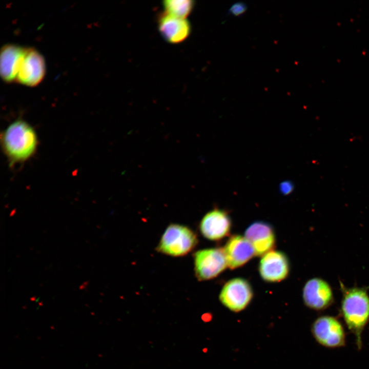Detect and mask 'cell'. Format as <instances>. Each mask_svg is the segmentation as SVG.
Here are the masks:
<instances>
[{"mask_svg":"<svg viewBox=\"0 0 369 369\" xmlns=\"http://www.w3.org/2000/svg\"><path fill=\"white\" fill-rule=\"evenodd\" d=\"M4 152L12 163L24 161L35 152L37 144L36 134L24 120L12 122L2 135Z\"/></svg>","mask_w":369,"mask_h":369,"instance_id":"6da1fadb","label":"cell"},{"mask_svg":"<svg viewBox=\"0 0 369 369\" xmlns=\"http://www.w3.org/2000/svg\"><path fill=\"white\" fill-rule=\"evenodd\" d=\"M342 309L346 324L356 335L360 346V335L369 318V297L366 292L359 289L348 290L344 296Z\"/></svg>","mask_w":369,"mask_h":369,"instance_id":"7a4b0ae2","label":"cell"},{"mask_svg":"<svg viewBox=\"0 0 369 369\" xmlns=\"http://www.w3.org/2000/svg\"><path fill=\"white\" fill-rule=\"evenodd\" d=\"M197 243V237L191 229L180 224H171L162 234L156 250L171 256H182L194 249Z\"/></svg>","mask_w":369,"mask_h":369,"instance_id":"3957f363","label":"cell"},{"mask_svg":"<svg viewBox=\"0 0 369 369\" xmlns=\"http://www.w3.org/2000/svg\"><path fill=\"white\" fill-rule=\"evenodd\" d=\"M194 272L199 281L217 277L228 266L222 248L200 250L194 254Z\"/></svg>","mask_w":369,"mask_h":369,"instance_id":"277c9868","label":"cell"},{"mask_svg":"<svg viewBox=\"0 0 369 369\" xmlns=\"http://www.w3.org/2000/svg\"><path fill=\"white\" fill-rule=\"evenodd\" d=\"M253 292L249 282L241 278L232 279L227 282L219 294L221 303L230 311L238 313L250 304Z\"/></svg>","mask_w":369,"mask_h":369,"instance_id":"5b68a950","label":"cell"},{"mask_svg":"<svg viewBox=\"0 0 369 369\" xmlns=\"http://www.w3.org/2000/svg\"><path fill=\"white\" fill-rule=\"evenodd\" d=\"M46 63L42 54L36 49L26 48L24 60L16 81L28 87H35L44 79Z\"/></svg>","mask_w":369,"mask_h":369,"instance_id":"8992f818","label":"cell"},{"mask_svg":"<svg viewBox=\"0 0 369 369\" xmlns=\"http://www.w3.org/2000/svg\"><path fill=\"white\" fill-rule=\"evenodd\" d=\"M290 271L289 262L282 252L271 250L263 255L259 264L261 278L266 282H276L284 279Z\"/></svg>","mask_w":369,"mask_h":369,"instance_id":"52a82bcc","label":"cell"},{"mask_svg":"<svg viewBox=\"0 0 369 369\" xmlns=\"http://www.w3.org/2000/svg\"><path fill=\"white\" fill-rule=\"evenodd\" d=\"M312 333L321 344L329 347L340 346L344 343V334L341 324L335 318L323 316L316 319Z\"/></svg>","mask_w":369,"mask_h":369,"instance_id":"ba28073f","label":"cell"},{"mask_svg":"<svg viewBox=\"0 0 369 369\" xmlns=\"http://www.w3.org/2000/svg\"><path fill=\"white\" fill-rule=\"evenodd\" d=\"M231 227V221L228 213L217 208L207 213L199 225L202 235L211 240H218L227 236Z\"/></svg>","mask_w":369,"mask_h":369,"instance_id":"9c48e42d","label":"cell"},{"mask_svg":"<svg viewBox=\"0 0 369 369\" xmlns=\"http://www.w3.org/2000/svg\"><path fill=\"white\" fill-rule=\"evenodd\" d=\"M26 50V48L12 44L5 45L1 48L0 74L4 82L16 81Z\"/></svg>","mask_w":369,"mask_h":369,"instance_id":"30bf717a","label":"cell"},{"mask_svg":"<svg viewBox=\"0 0 369 369\" xmlns=\"http://www.w3.org/2000/svg\"><path fill=\"white\" fill-rule=\"evenodd\" d=\"M223 249L228 267L231 269L242 266L256 255L252 244L244 236L241 235L232 236Z\"/></svg>","mask_w":369,"mask_h":369,"instance_id":"8fae6325","label":"cell"},{"mask_svg":"<svg viewBox=\"0 0 369 369\" xmlns=\"http://www.w3.org/2000/svg\"><path fill=\"white\" fill-rule=\"evenodd\" d=\"M244 237L252 244L257 256H263L271 251L275 243V236L272 227L263 221H256L251 224L246 229Z\"/></svg>","mask_w":369,"mask_h":369,"instance_id":"7c38bea8","label":"cell"},{"mask_svg":"<svg viewBox=\"0 0 369 369\" xmlns=\"http://www.w3.org/2000/svg\"><path fill=\"white\" fill-rule=\"evenodd\" d=\"M303 298L304 303L309 308L321 310L332 302L333 294L327 282L321 279L313 278L304 286Z\"/></svg>","mask_w":369,"mask_h":369,"instance_id":"4fadbf2b","label":"cell"},{"mask_svg":"<svg viewBox=\"0 0 369 369\" xmlns=\"http://www.w3.org/2000/svg\"><path fill=\"white\" fill-rule=\"evenodd\" d=\"M158 29L164 39L171 44L184 41L191 31L190 24L186 18L176 17L165 13L159 17Z\"/></svg>","mask_w":369,"mask_h":369,"instance_id":"5bb4252c","label":"cell"},{"mask_svg":"<svg viewBox=\"0 0 369 369\" xmlns=\"http://www.w3.org/2000/svg\"><path fill=\"white\" fill-rule=\"evenodd\" d=\"M194 2L191 0H167L163 2L164 13L178 18H186L192 12Z\"/></svg>","mask_w":369,"mask_h":369,"instance_id":"9a60e30c","label":"cell"},{"mask_svg":"<svg viewBox=\"0 0 369 369\" xmlns=\"http://www.w3.org/2000/svg\"><path fill=\"white\" fill-rule=\"evenodd\" d=\"M247 9V5L245 3L238 2L231 5L228 12L234 16H239L244 13Z\"/></svg>","mask_w":369,"mask_h":369,"instance_id":"2e32d148","label":"cell"},{"mask_svg":"<svg viewBox=\"0 0 369 369\" xmlns=\"http://www.w3.org/2000/svg\"><path fill=\"white\" fill-rule=\"evenodd\" d=\"M294 189L293 183L289 180L282 181L279 186V191L284 195L290 194L293 192Z\"/></svg>","mask_w":369,"mask_h":369,"instance_id":"e0dca14e","label":"cell"}]
</instances>
